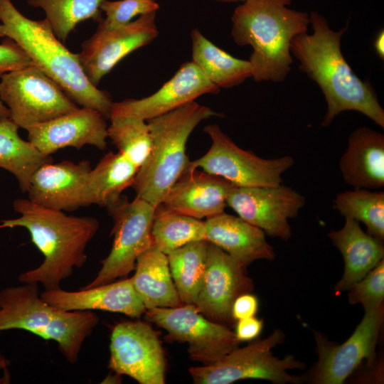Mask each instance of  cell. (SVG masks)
<instances>
[{
    "mask_svg": "<svg viewBox=\"0 0 384 384\" xmlns=\"http://www.w3.org/2000/svg\"><path fill=\"white\" fill-rule=\"evenodd\" d=\"M313 33L294 36L290 52L299 60V68L316 82L327 104L322 127L346 110L359 112L384 128V110L368 81L361 80L341 50V39L348 27L334 31L317 11L309 15Z\"/></svg>",
    "mask_w": 384,
    "mask_h": 384,
    "instance_id": "6da1fadb",
    "label": "cell"
},
{
    "mask_svg": "<svg viewBox=\"0 0 384 384\" xmlns=\"http://www.w3.org/2000/svg\"><path fill=\"white\" fill-rule=\"evenodd\" d=\"M13 208L20 216L1 220L0 228H26L44 257L39 266L21 273L18 282L41 284L44 290L60 288L75 268L86 262L85 250L100 228L99 221L92 216L68 215L28 198L14 200Z\"/></svg>",
    "mask_w": 384,
    "mask_h": 384,
    "instance_id": "7a4b0ae2",
    "label": "cell"
},
{
    "mask_svg": "<svg viewBox=\"0 0 384 384\" xmlns=\"http://www.w3.org/2000/svg\"><path fill=\"white\" fill-rule=\"evenodd\" d=\"M0 37L16 43L78 105L94 109L110 119L113 105L110 95L91 83L78 54L72 53L61 43L46 18L30 19L15 7L11 0H0Z\"/></svg>",
    "mask_w": 384,
    "mask_h": 384,
    "instance_id": "3957f363",
    "label": "cell"
},
{
    "mask_svg": "<svg viewBox=\"0 0 384 384\" xmlns=\"http://www.w3.org/2000/svg\"><path fill=\"white\" fill-rule=\"evenodd\" d=\"M291 2L245 0L234 11L231 34L237 45L252 48L248 60L256 82H282L291 70V41L309 25L306 13L287 7Z\"/></svg>",
    "mask_w": 384,
    "mask_h": 384,
    "instance_id": "277c9868",
    "label": "cell"
},
{
    "mask_svg": "<svg viewBox=\"0 0 384 384\" xmlns=\"http://www.w3.org/2000/svg\"><path fill=\"white\" fill-rule=\"evenodd\" d=\"M193 101L147 121L151 139L149 156L132 185L137 197L156 208L171 186L187 171L186 143L195 127L211 117H222Z\"/></svg>",
    "mask_w": 384,
    "mask_h": 384,
    "instance_id": "5b68a950",
    "label": "cell"
},
{
    "mask_svg": "<svg viewBox=\"0 0 384 384\" xmlns=\"http://www.w3.org/2000/svg\"><path fill=\"white\" fill-rule=\"evenodd\" d=\"M284 339V333L275 329L268 337L238 347L212 364L190 368L189 373L196 384H229L247 378L276 384L302 383L305 375L297 376L288 370L302 368L304 364L292 355L279 358L272 352Z\"/></svg>",
    "mask_w": 384,
    "mask_h": 384,
    "instance_id": "8992f818",
    "label": "cell"
},
{
    "mask_svg": "<svg viewBox=\"0 0 384 384\" xmlns=\"http://www.w3.org/2000/svg\"><path fill=\"white\" fill-rule=\"evenodd\" d=\"M203 131L210 137L211 146L205 155L190 161L187 171L200 168L237 187H267L282 183V174L294 165L288 155L264 159L241 149L216 124L207 125Z\"/></svg>",
    "mask_w": 384,
    "mask_h": 384,
    "instance_id": "52a82bcc",
    "label": "cell"
},
{
    "mask_svg": "<svg viewBox=\"0 0 384 384\" xmlns=\"http://www.w3.org/2000/svg\"><path fill=\"white\" fill-rule=\"evenodd\" d=\"M0 78V99L18 127L26 129L79 107L35 64L4 73Z\"/></svg>",
    "mask_w": 384,
    "mask_h": 384,
    "instance_id": "ba28073f",
    "label": "cell"
},
{
    "mask_svg": "<svg viewBox=\"0 0 384 384\" xmlns=\"http://www.w3.org/2000/svg\"><path fill=\"white\" fill-rule=\"evenodd\" d=\"M113 220V243L95 278L82 288H90L126 278L134 270L137 257L153 245L151 229L156 208L144 199L127 198L108 210Z\"/></svg>",
    "mask_w": 384,
    "mask_h": 384,
    "instance_id": "9c48e42d",
    "label": "cell"
},
{
    "mask_svg": "<svg viewBox=\"0 0 384 384\" xmlns=\"http://www.w3.org/2000/svg\"><path fill=\"white\" fill-rule=\"evenodd\" d=\"M384 321V305L365 311L351 336L341 344L329 341L314 332L318 361L306 374V381L314 384H342L366 360L369 367L376 359L375 348Z\"/></svg>",
    "mask_w": 384,
    "mask_h": 384,
    "instance_id": "30bf717a",
    "label": "cell"
},
{
    "mask_svg": "<svg viewBox=\"0 0 384 384\" xmlns=\"http://www.w3.org/2000/svg\"><path fill=\"white\" fill-rule=\"evenodd\" d=\"M145 313L149 320L167 331L169 341L187 343L190 358L203 365L216 362L239 346L228 326L207 319L193 304L154 307Z\"/></svg>",
    "mask_w": 384,
    "mask_h": 384,
    "instance_id": "8fae6325",
    "label": "cell"
},
{
    "mask_svg": "<svg viewBox=\"0 0 384 384\" xmlns=\"http://www.w3.org/2000/svg\"><path fill=\"white\" fill-rule=\"evenodd\" d=\"M108 368L140 384H164L166 363L157 333L145 322L117 324L111 334Z\"/></svg>",
    "mask_w": 384,
    "mask_h": 384,
    "instance_id": "7c38bea8",
    "label": "cell"
},
{
    "mask_svg": "<svg viewBox=\"0 0 384 384\" xmlns=\"http://www.w3.org/2000/svg\"><path fill=\"white\" fill-rule=\"evenodd\" d=\"M226 202L244 220L266 235L285 241L292 236L289 219L296 218L306 203L304 196L282 183L267 187L234 186Z\"/></svg>",
    "mask_w": 384,
    "mask_h": 384,
    "instance_id": "4fadbf2b",
    "label": "cell"
},
{
    "mask_svg": "<svg viewBox=\"0 0 384 384\" xmlns=\"http://www.w3.org/2000/svg\"><path fill=\"white\" fill-rule=\"evenodd\" d=\"M253 282L240 265L224 250L208 242L205 274L195 306L207 319L233 324L231 309L240 294L251 292Z\"/></svg>",
    "mask_w": 384,
    "mask_h": 384,
    "instance_id": "5bb4252c",
    "label": "cell"
},
{
    "mask_svg": "<svg viewBox=\"0 0 384 384\" xmlns=\"http://www.w3.org/2000/svg\"><path fill=\"white\" fill-rule=\"evenodd\" d=\"M155 16L156 12L149 13L120 28H97L92 37L83 42L78 57L92 84L97 87L123 58L157 37Z\"/></svg>",
    "mask_w": 384,
    "mask_h": 384,
    "instance_id": "9a60e30c",
    "label": "cell"
},
{
    "mask_svg": "<svg viewBox=\"0 0 384 384\" xmlns=\"http://www.w3.org/2000/svg\"><path fill=\"white\" fill-rule=\"evenodd\" d=\"M90 161L46 163L32 175L28 199L41 206L71 212L93 205L89 185Z\"/></svg>",
    "mask_w": 384,
    "mask_h": 384,
    "instance_id": "2e32d148",
    "label": "cell"
},
{
    "mask_svg": "<svg viewBox=\"0 0 384 384\" xmlns=\"http://www.w3.org/2000/svg\"><path fill=\"white\" fill-rule=\"evenodd\" d=\"M213 84L193 62L181 65L175 75L156 92L142 99L113 102L111 116H130L145 121L168 113L206 94H217Z\"/></svg>",
    "mask_w": 384,
    "mask_h": 384,
    "instance_id": "e0dca14e",
    "label": "cell"
},
{
    "mask_svg": "<svg viewBox=\"0 0 384 384\" xmlns=\"http://www.w3.org/2000/svg\"><path fill=\"white\" fill-rule=\"evenodd\" d=\"M107 124L98 111L78 107L49 121L33 125L26 130L28 140L44 156H50L65 147L80 149L92 145L107 147Z\"/></svg>",
    "mask_w": 384,
    "mask_h": 384,
    "instance_id": "ac0fdd59",
    "label": "cell"
},
{
    "mask_svg": "<svg viewBox=\"0 0 384 384\" xmlns=\"http://www.w3.org/2000/svg\"><path fill=\"white\" fill-rule=\"evenodd\" d=\"M233 186L228 180L203 171H186L171 186L159 206L200 220L210 218L224 213Z\"/></svg>",
    "mask_w": 384,
    "mask_h": 384,
    "instance_id": "d6986e66",
    "label": "cell"
},
{
    "mask_svg": "<svg viewBox=\"0 0 384 384\" xmlns=\"http://www.w3.org/2000/svg\"><path fill=\"white\" fill-rule=\"evenodd\" d=\"M41 297L50 305L64 310H102L139 318L146 308L135 292L131 278L78 291L60 287L44 290Z\"/></svg>",
    "mask_w": 384,
    "mask_h": 384,
    "instance_id": "ffe728a7",
    "label": "cell"
},
{
    "mask_svg": "<svg viewBox=\"0 0 384 384\" xmlns=\"http://www.w3.org/2000/svg\"><path fill=\"white\" fill-rule=\"evenodd\" d=\"M205 240L218 246L243 267L257 260H273L274 248L260 228L225 212L205 221Z\"/></svg>",
    "mask_w": 384,
    "mask_h": 384,
    "instance_id": "44dd1931",
    "label": "cell"
},
{
    "mask_svg": "<svg viewBox=\"0 0 384 384\" xmlns=\"http://www.w3.org/2000/svg\"><path fill=\"white\" fill-rule=\"evenodd\" d=\"M343 181L354 189H378L384 186V135L363 127L348 137L340 158Z\"/></svg>",
    "mask_w": 384,
    "mask_h": 384,
    "instance_id": "7402d4cb",
    "label": "cell"
},
{
    "mask_svg": "<svg viewBox=\"0 0 384 384\" xmlns=\"http://www.w3.org/2000/svg\"><path fill=\"white\" fill-rule=\"evenodd\" d=\"M344 260V272L336 284V294L348 291L384 257L383 241L364 232L359 223L345 218L342 228L328 233Z\"/></svg>",
    "mask_w": 384,
    "mask_h": 384,
    "instance_id": "603a6c76",
    "label": "cell"
},
{
    "mask_svg": "<svg viewBox=\"0 0 384 384\" xmlns=\"http://www.w3.org/2000/svg\"><path fill=\"white\" fill-rule=\"evenodd\" d=\"M21 284L0 291V331L19 329L43 338L55 307L41 297L38 284Z\"/></svg>",
    "mask_w": 384,
    "mask_h": 384,
    "instance_id": "cb8c5ba5",
    "label": "cell"
},
{
    "mask_svg": "<svg viewBox=\"0 0 384 384\" xmlns=\"http://www.w3.org/2000/svg\"><path fill=\"white\" fill-rule=\"evenodd\" d=\"M133 287L146 310L182 305L173 282L167 255L152 245L137 259Z\"/></svg>",
    "mask_w": 384,
    "mask_h": 384,
    "instance_id": "d4e9b609",
    "label": "cell"
},
{
    "mask_svg": "<svg viewBox=\"0 0 384 384\" xmlns=\"http://www.w3.org/2000/svg\"><path fill=\"white\" fill-rule=\"evenodd\" d=\"M192 61L219 88H230L252 78L249 60L233 57L208 40L198 29L191 31Z\"/></svg>",
    "mask_w": 384,
    "mask_h": 384,
    "instance_id": "484cf974",
    "label": "cell"
},
{
    "mask_svg": "<svg viewBox=\"0 0 384 384\" xmlns=\"http://www.w3.org/2000/svg\"><path fill=\"white\" fill-rule=\"evenodd\" d=\"M139 169L119 152H109L91 169L89 185L93 204L107 210L123 198L122 192L132 186Z\"/></svg>",
    "mask_w": 384,
    "mask_h": 384,
    "instance_id": "4316f807",
    "label": "cell"
},
{
    "mask_svg": "<svg viewBox=\"0 0 384 384\" xmlns=\"http://www.w3.org/2000/svg\"><path fill=\"white\" fill-rule=\"evenodd\" d=\"M18 128L11 118L0 120V168L14 176L21 191L26 193L36 170L53 159L44 156L28 140L21 138Z\"/></svg>",
    "mask_w": 384,
    "mask_h": 384,
    "instance_id": "83f0119b",
    "label": "cell"
},
{
    "mask_svg": "<svg viewBox=\"0 0 384 384\" xmlns=\"http://www.w3.org/2000/svg\"><path fill=\"white\" fill-rule=\"evenodd\" d=\"M208 242H189L169 254L171 275L182 304H195L205 274Z\"/></svg>",
    "mask_w": 384,
    "mask_h": 384,
    "instance_id": "f1b7e54d",
    "label": "cell"
},
{
    "mask_svg": "<svg viewBox=\"0 0 384 384\" xmlns=\"http://www.w3.org/2000/svg\"><path fill=\"white\" fill-rule=\"evenodd\" d=\"M98 316L90 310H64L55 307L43 339L53 340L66 361L77 362L85 340L99 323Z\"/></svg>",
    "mask_w": 384,
    "mask_h": 384,
    "instance_id": "f546056e",
    "label": "cell"
},
{
    "mask_svg": "<svg viewBox=\"0 0 384 384\" xmlns=\"http://www.w3.org/2000/svg\"><path fill=\"white\" fill-rule=\"evenodd\" d=\"M205 221L158 206L152 224L153 245L167 255L189 242L205 240Z\"/></svg>",
    "mask_w": 384,
    "mask_h": 384,
    "instance_id": "4dcf8cb0",
    "label": "cell"
},
{
    "mask_svg": "<svg viewBox=\"0 0 384 384\" xmlns=\"http://www.w3.org/2000/svg\"><path fill=\"white\" fill-rule=\"evenodd\" d=\"M333 207L344 218L363 223L367 233L384 240V193L358 188L338 193Z\"/></svg>",
    "mask_w": 384,
    "mask_h": 384,
    "instance_id": "1f68e13d",
    "label": "cell"
},
{
    "mask_svg": "<svg viewBox=\"0 0 384 384\" xmlns=\"http://www.w3.org/2000/svg\"><path fill=\"white\" fill-rule=\"evenodd\" d=\"M105 0H28L35 8L42 9L55 36L65 41L79 23L102 18L100 5Z\"/></svg>",
    "mask_w": 384,
    "mask_h": 384,
    "instance_id": "d6a6232c",
    "label": "cell"
},
{
    "mask_svg": "<svg viewBox=\"0 0 384 384\" xmlns=\"http://www.w3.org/2000/svg\"><path fill=\"white\" fill-rule=\"evenodd\" d=\"M107 137L138 169L146 161L151 139L147 121L130 116H111Z\"/></svg>",
    "mask_w": 384,
    "mask_h": 384,
    "instance_id": "836d02e7",
    "label": "cell"
},
{
    "mask_svg": "<svg viewBox=\"0 0 384 384\" xmlns=\"http://www.w3.org/2000/svg\"><path fill=\"white\" fill-rule=\"evenodd\" d=\"M159 8L155 0H105L100 9L105 18L99 21L98 29L111 30L122 27L137 16L156 12Z\"/></svg>",
    "mask_w": 384,
    "mask_h": 384,
    "instance_id": "e575fe53",
    "label": "cell"
},
{
    "mask_svg": "<svg viewBox=\"0 0 384 384\" xmlns=\"http://www.w3.org/2000/svg\"><path fill=\"white\" fill-rule=\"evenodd\" d=\"M348 291L349 303L361 304L365 311L373 310L383 304L384 260H381Z\"/></svg>",
    "mask_w": 384,
    "mask_h": 384,
    "instance_id": "d590c367",
    "label": "cell"
},
{
    "mask_svg": "<svg viewBox=\"0 0 384 384\" xmlns=\"http://www.w3.org/2000/svg\"><path fill=\"white\" fill-rule=\"evenodd\" d=\"M33 64L25 51L11 38H5L0 44V77Z\"/></svg>",
    "mask_w": 384,
    "mask_h": 384,
    "instance_id": "8d00e7d4",
    "label": "cell"
},
{
    "mask_svg": "<svg viewBox=\"0 0 384 384\" xmlns=\"http://www.w3.org/2000/svg\"><path fill=\"white\" fill-rule=\"evenodd\" d=\"M258 310V299L250 292L239 295L233 302L231 314L235 321L255 316Z\"/></svg>",
    "mask_w": 384,
    "mask_h": 384,
    "instance_id": "74e56055",
    "label": "cell"
},
{
    "mask_svg": "<svg viewBox=\"0 0 384 384\" xmlns=\"http://www.w3.org/2000/svg\"><path fill=\"white\" fill-rule=\"evenodd\" d=\"M262 328L263 320L252 316L238 320L234 333L239 342L250 341L260 334Z\"/></svg>",
    "mask_w": 384,
    "mask_h": 384,
    "instance_id": "f35d334b",
    "label": "cell"
},
{
    "mask_svg": "<svg viewBox=\"0 0 384 384\" xmlns=\"http://www.w3.org/2000/svg\"><path fill=\"white\" fill-rule=\"evenodd\" d=\"M374 48L378 57L381 59H384V31L382 29L378 33L374 41Z\"/></svg>",
    "mask_w": 384,
    "mask_h": 384,
    "instance_id": "ab89813d",
    "label": "cell"
},
{
    "mask_svg": "<svg viewBox=\"0 0 384 384\" xmlns=\"http://www.w3.org/2000/svg\"><path fill=\"white\" fill-rule=\"evenodd\" d=\"M10 366V362L8 358H6L1 352H0V383H6V380L3 377H1V373H3L6 375L10 377L9 373V366Z\"/></svg>",
    "mask_w": 384,
    "mask_h": 384,
    "instance_id": "60d3db41",
    "label": "cell"
},
{
    "mask_svg": "<svg viewBox=\"0 0 384 384\" xmlns=\"http://www.w3.org/2000/svg\"><path fill=\"white\" fill-rule=\"evenodd\" d=\"M10 118V112L0 99V120Z\"/></svg>",
    "mask_w": 384,
    "mask_h": 384,
    "instance_id": "b9f144b4",
    "label": "cell"
},
{
    "mask_svg": "<svg viewBox=\"0 0 384 384\" xmlns=\"http://www.w3.org/2000/svg\"><path fill=\"white\" fill-rule=\"evenodd\" d=\"M215 1H223V2H235V1H245V0H215Z\"/></svg>",
    "mask_w": 384,
    "mask_h": 384,
    "instance_id": "7bdbcfd3",
    "label": "cell"
}]
</instances>
